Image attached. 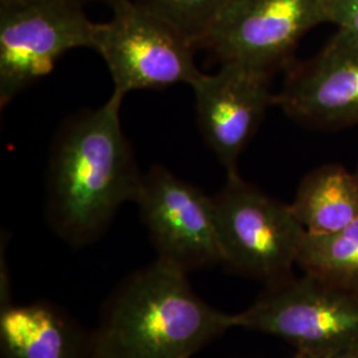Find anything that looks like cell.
<instances>
[{
	"mask_svg": "<svg viewBox=\"0 0 358 358\" xmlns=\"http://www.w3.org/2000/svg\"><path fill=\"white\" fill-rule=\"evenodd\" d=\"M327 23L358 38V0H325Z\"/></svg>",
	"mask_w": 358,
	"mask_h": 358,
	"instance_id": "cell-15",
	"label": "cell"
},
{
	"mask_svg": "<svg viewBox=\"0 0 358 358\" xmlns=\"http://www.w3.org/2000/svg\"><path fill=\"white\" fill-rule=\"evenodd\" d=\"M235 325L279 337L297 353L327 356L358 350V294L310 275L266 285Z\"/></svg>",
	"mask_w": 358,
	"mask_h": 358,
	"instance_id": "cell-4",
	"label": "cell"
},
{
	"mask_svg": "<svg viewBox=\"0 0 358 358\" xmlns=\"http://www.w3.org/2000/svg\"><path fill=\"white\" fill-rule=\"evenodd\" d=\"M1 358H97L93 331L51 301L0 309Z\"/></svg>",
	"mask_w": 358,
	"mask_h": 358,
	"instance_id": "cell-11",
	"label": "cell"
},
{
	"mask_svg": "<svg viewBox=\"0 0 358 358\" xmlns=\"http://www.w3.org/2000/svg\"><path fill=\"white\" fill-rule=\"evenodd\" d=\"M355 173H356V177H357L358 179V166L357 169H356V171H355Z\"/></svg>",
	"mask_w": 358,
	"mask_h": 358,
	"instance_id": "cell-19",
	"label": "cell"
},
{
	"mask_svg": "<svg viewBox=\"0 0 358 358\" xmlns=\"http://www.w3.org/2000/svg\"><path fill=\"white\" fill-rule=\"evenodd\" d=\"M78 1H81V3H83V1H84V0H78ZM105 1H108V3H109V4H110V6H112V4H113V3H115V1H117V0H105Z\"/></svg>",
	"mask_w": 358,
	"mask_h": 358,
	"instance_id": "cell-18",
	"label": "cell"
},
{
	"mask_svg": "<svg viewBox=\"0 0 358 358\" xmlns=\"http://www.w3.org/2000/svg\"><path fill=\"white\" fill-rule=\"evenodd\" d=\"M327 23L325 0H229L199 44L220 63L273 73L291 60L299 41Z\"/></svg>",
	"mask_w": 358,
	"mask_h": 358,
	"instance_id": "cell-7",
	"label": "cell"
},
{
	"mask_svg": "<svg viewBox=\"0 0 358 358\" xmlns=\"http://www.w3.org/2000/svg\"><path fill=\"white\" fill-rule=\"evenodd\" d=\"M112 10L109 22L96 24L93 50L108 65L113 93L192 85L202 76L196 45L176 27L133 0H117Z\"/></svg>",
	"mask_w": 358,
	"mask_h": 358,
	"instance_id": "cell-5",
	"label": "cell"
},
{
	"mask_svg": "<svg viewBox=\"0 0 358 358\" xmlns=\"http://www.w3.org/2000/svg\"><path fill=\"white\" fill-rule=\"evenodd\" d=\"M96 24L78 0L0 4V105L51 72L68 51L93 50Z\"/></svg>",
	"mask_w": 358,
	"mask_h": 358,
	"instance_id": "cell-6",
	"label": "cell"
},
{
	"mask_svg": "<svg viewBox=\"0 0 358 358\" xmlns=\"http://www.w3.org/2000/svg\"><path fill=\"white\" fill-rule=\"evenodd\" d=\"M214 198L222 264L266 285L294 276L306 230L291 205L244 180L239 173Z\"/></svg>",
	"mask_w": 358,
	"mask_h": 358,
	"instance_id": "cell-3",
	"label": "cell"
},
{
	"mask_svg": "<svg viewBox=\"0 0 358 358\" xmlns=\"http://www.w3.org/2000/svg\"><path fill=\"white\" fill-rule=\"evenodd\" d=\"M294 215L308 234H332L358 219V179L340 164H325L301 179Z\"/></svg>",
	"mask_w": 358,
	"mask_h": 358,
	"instance_id": "cell-12",
	"label": "cell"
},
{
	"mask_svg": "<svg viewBox=\"0 0 358 358\" xmlns=\"http://www.w3.org/2000/svg\"><path fill=\"white\" fill-rule=\"evenodd\" d=\"M297 266L322 282L358 294V219L332 234H308Z\"/></svg>",
	"mask_w": 358,
	"mask_h": 358,
	"instance_id": "cell-13",
	"label": "cell"
},
{
	"mask_svg": "<svg viewBox=\"0 0 358 358\" xmlns=\"http://www.w3.org/2000/svg\"><path fill=\"white\" fill-rule=\"evenodd\" d=\"M176 27L199 47L229 0H133Z\"/></svg>",
	"mask_w": 358,
	"mask_h": 358,
	"instance_id": "cell-14",
	"label": "cell"
},
{
	"mask_svg": "<svg viewBox=\"0 0 358 358\" xmlns=\"http://www.w3.org/2000/svg\"><path fill=\"white\" fill-rule=\"evenodd\" d=\"M13 1H19V0H0V4H8V3H13Z\"/></svg>",
	"mask_w": 358,
	"mask_h": 358,
	"instance_id": "cell-17",
	"label": "cell"
},
{
	"mask_svg": "<svg viewBox=\"0 0 358 358\" xmlns=\"http://www.w3.org/2000/svg\"><path fill=\"white\" fill-rule=\"evenodd\" d=\"M271 76L252 66L222 63L217 73H202L192 85L198 127L227 174L239 173V158L273 103Z\"/></svg>",
	"mask_w": 358,
	"mask_h": 358,
	"instance_id": "cell-9",
	"label": "cell"
},
{
	"mask_svg": "<svg viewBox=\"0 0 358 358\" xmlns=\"http://www.w3.org/2000/svg\"><path fill=\"white\" fill-rule=\"evenodd\" d=\"M157 259L186 273L222 264L214 198L153 165L136 198Z\"/></svg>",
	"mask_w": 358,
	"mask_h": 358,
	"instance_id": "cell-8",
	"label": "cell"
},
{
	"mask_svg": "<svg viewBox=\"0 0 358 358\" xmlns=\"http://www.w3.org/2000/svg\"><path fill=\"white\" fill-rule=\"evenodd\" d=\"M186 272L155 259L105 300L93 329L97 358H192L231 328L229 315L196 294Z\"/></svg>",
	"mask_w": 358,
	"mask_h": 358,
	"instance_id": "cell-2",
	"label": "cell"
},
{
	"mask_svg": "<svg viewBox=\"0 0 358 358\" xmlns=\"http://www.w3.org/2000/svg\"><path fill=\"white\" fill-rule=\"evenodd\" d=\"M294 358H358V350L337 353V355H327V356H313V355H304V353H297L296 352Z\"/></svg>",
	"mask_w": 358,
	"mask_h": 358,
	"instance_id": "cell-16",
	"label": "cell"
},
{
	"mask_svg": "<svg viewBox=\"0 0 358 358\" xmlns=\"http://www.w3.org/2000/svg\"><path fill=\"white\" fill-rule=\"evenodd\" d=\"M273 103L310 128L358 125V38L337 31L315 57L289 71Z\"/></svg>",
	"mask_w": 358,
	"mask_h": 358,
	"instance_id": "cell-10",
	"label": "cell"
},
{
	"mask_svg": "<svg viewBox=\"0 0 358 358\" xmlns=\"http://www.w3.org/2000/svg\"><path fill=\"white\" fill-rule=\"evenodd\" d=\"M124 97L112 93L97 109L65 122L52 148L47 174V217L72 245L99 239L120 207L136 202L142 174L122 127Z\"/></svg>",
	"mask_w": 358,
	"mask_h": 358,
	"instance_id": "cell-1",
	"label": "cell"
}]
</instances>
